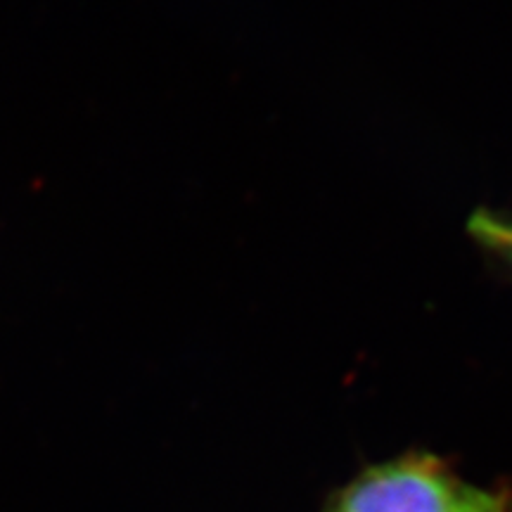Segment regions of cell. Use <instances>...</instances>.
Here are the masks:
<instances>
[{"mask_svg": "<svg viewBox=\"0 0 512 512\" xmlns=\"http://www.w3.org/2000/svg\"><path fill=\"white\" fill-rule=\"evenodd\" d=\"M479 494L444 458L411 451L358 472L325 512H465Z\"/></svg>", "mask_w": 512, "mask_h": 512, "instance_id": "obj_1", "label": "cell"}, {"mask_svg": "<svg viewBox=\"0 0 512 512\" xmlns=\"http://www.w3.org/2000/svg\"><path fill=\"white\" fill-rule=\"evenodd\" d=\"M465 228L484 259L512 283V211L479 207Z\"/></svg>", "mask_w": 512, "mask_h": 512, "instance_id": "obj_2", "label": "cell"}, {"mask_svg": "<svg viewBox=\"0 0 512 512\" xmlns=\"http://www.w3.org/2000/svg\"><path fill=\"white\" fill-rule=\"evenodd\" d=\"M465 512H512V491L482 489V494Z\"/></svg>", "mask_w": 512, "mask_h": 512, "instance_id": "obj_3", "label": "cell"}]
</instances>
